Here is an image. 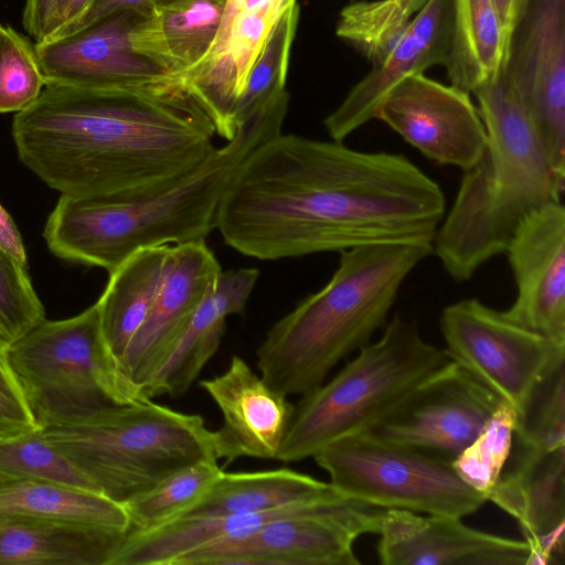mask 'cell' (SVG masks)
I'll use <instances>...</instances> for the list:
<instances>
[{
	"instance_id": "cell-24",
	"label": "cell",
	"mask_w": 565,
	"mask_h": 565,
	"mask_svg": "<svg viewBox=\"0 0 565 565\" xmlns=\"http://www.w3.org/2000/svg\"><path fill=\"white\" fill-rule=\"evenodd\" d=\"M9 523L130 531L124 505L97 492L46 480L0 477V524Z\"/></svg>"
},
{
	"instance_id": "cell-20",
	"label": "cell",
	"mask_w": 565,
	"mask_h": 565,
	"mask_svg": "<svg viewBox=\"0 0 565 565\" xmlns=\"http://www.w3.org/2000/svg\"><path fill=\"white\" fill-rule=\"evenodd\" d=\"M221 411L214 430L217 459L241 457L276 460L292 418L295 404L256 374L245 360L233 355L227 369L200 381Z\"/></svg>"
},
{
	"instance_id": "cell-28",
	"label": "cell",
	"mask_w": 565,
	"mask_h": 565,
	"mask_svg": "<svg viewBox=\"0 0 565 565\" xmlns=\"http://www.w3.org/2000/svg\"><path fill=\"white\" fill-rule=\"evenodd\" d=\"M508 36L492 0H454L444 65L452 86L472 94L504 66Z\"/></svg>"
},
{
	"instance_id": "cell-42",
	"label": "cell",
	"mask_w": 565,
	"mask_h": 565,
	"mask_svg": "<svg viewBox=\"0 0 565 565\" xmlns=\"http://www.w3.org/2000/svg\"><path fill=\"white\" fill-rule=\"evenodd\" d=\"M505 34L509 36L531 0H492Z\"/></svg>"
},
{
	"instance_id": "cell-39",
	"label": "cell",
	"mask_w": 565,
	"mask_h": 565,
	"mask_svg": "<svg viewBox=\"0 0 565 565\" xmlns=\"http://www.w3.org/2000/svg\"><path fill=\"white\" fill-rule=\"evenodd\" d=\"M94 1L95 0H56L45 35L40 42L60 36Z\"/></svg>"
},
{
	"instance_id": "cell-18",
	"label": "cell",
	"mask_w": 565,
	"mask_h": 565,
	"mask_svg": "<svg viewBox=\"0 0 565 565\" xmlns=\"http://www.w3.org/2000/svg\"><path fill=\"white\" fill-rule=\"evenodd\" d=\"M221 273L205 239L169 245L151 309L119 361L140 391Z\"/></svg>"
},
{
	"instance_id": "cell-35",
	"label": "cell",
	"mask_w": 565,
	"mask_h": 565,
	"mask_svg": "<svg viewBox=\"0 0 565 565\" xmlns=\"http://www.w3.org/2000/svg\"><path fill=\"white\" fill-rule=\"evenodd\" d=\"M44 86L34 45L13 28L0 24V113L28 108Z\"/></svg>"
},
{
	"instance_id": "cell-21",
	"label": "cell",
	"mask_w": 565,
	"mask_h": 565,
	"mask_svg": "<svg viewBox=\"0 0 565 565\" xmlns=\"http://www.w3.org/2000/svg\"><path fill=\"white\" fill-rule=\"evenodd\" d=\"M454 0H430L385 60L358 82L324 119L331 140L349 135L375 119L387 93L405 78L445 65L450 44Z\"/></svg>"
},
{
	"instance_id": "cell-7",
	"label": "cell",
	"mask_w": 565,
	"mask_h": 565,
	"mask_svg": "<svg viewBox=\"0 0 565 565\" xmlns=\"http://www.w3.org/2000/svg\"><path fill=\"white\" fill-rule=\"evenodd\" d=\"M450 359L422 337L415 321L395 315L329 382L301 396L277 459L296 462L329 444L364 433Z\"/></svg>"
},
{
	"instance_id": "cell-33",
	"label": "cell",
	"mask_w": 565,
	"mask_h": 565,
	"mask_svg": "<svg viewBox=\"0 0 565 565\" xmlns=\"http://www.w3.org/2000/svg\"><path fill=\"white\" fill-rule=\"evenodd\" d=\"M0 477L46 480L94 491L87 478L46 440L40 427L0 441Z\"/></svg>"
},
{
	"instance_id": "cell-9",
	"label": "cell",
	"mask_w": 565,
	"mask_h": 565,
	"mask_svg": "<svg viewBox=\"0 0 565 565\" xmlns=\"http://www.w3.org/2000/svg\"><path fill=\"white\" fill-rule=\"evenodd\" d=\"M312 458L341 494L383 509L462 519L488 501L451 461L366 433L340 438Z\"/></svg>"
},
{
	"instance_id": "cell-5",
	"label": "cell",
	"mask_w": 565,
	"mask_h": 565,
	"mask_svg": "<svg viewBox=\"0 0 565 565\" xmlns=\"http://www.w3.org/2000/svg\"><path fill=\"white\" fill-rule=\"evenodd\" d=\"M339 254L330 280L275 322L256 351L260 376L286 396L315 391L371 342L407 276L433 254V242L366 244Z\"/></svg>"
},
{
	"instance_id": "cell-10",
	"label": "cell",
	"mask_w": 565,
	"mask_h": 565,
	"mask_svg": "<svg viewBox=\"0 0 565 565\" xmlns=\"http://www.w3.org/2000/svg\"><path fill=\"white\" fill-rule=\"evenodd\" d=\"M383 508L347 497L297 505L253 533L195 550L174 565H359L354 543Z\"/></svg>"
},
{
	"instance_id": "cell-13",
	"label": "cell",
	"mask_w": 565,
	"mask_h": 565,
	"mask_svg": "<svg viewBox=\"0 0 565 565\" xmlns=\"http://www.w3.org/2000/svg\"><path fill=\"white\" fill-rule=\"evenodd\" d=\"M503 71L565 180V0H531L509 36Z\"/></svg>"
},
{
	"instance_id": "cell-31",
	"label": "cell",
	"mask_w": 565,
	"mask_h": 565,
	"mask_svg": "<svg viewBox=\"0 0 565 565\" xmlns=\"http://www.w3.org/2000/svg\"><path fill=\"white\" fill-rule=\"evenodd\" d=\"M516 411L501 401L479 435L451 461L459 478L488 500L511 452Z\"/></svg>"
},
{
	"instance_id": "cell-34",
	"label": "cell",
	"mask_w": 565,
	"mask_h": 565,
	"mask_svg": "<svg viewBox=\"0 0 565 565\" xmlns=\"http://www.w3.org/2000/svg\"><path fill=\"white\" fill-rule=\"evenodd\" d=\"M513 439L542 447L565 445V359L533 391L518 415Z\"/></svg>"
},
{
	"instance_id": "cell-32",
	"label": "cell",
	"mask_w": 565,
	"mask_h": 565,
	"mask_svg": "<svg viewBox=\"0 0 565 565\" xmlns=\"http://www.w3.org/2000/svg\"><path fill=\"white\" fill-rule=\"evenodd\" d=\"M299 13L297 2L280 17L253 65L236 106L237 127L286 90L290 50L296 36Z\"/></svg>"
},
{
	"instance_id": "cell-43",
	"label": "cell",
	"mask_w": 565,
	"mask_h": 565,
	"mask_svg": "<svg viewBox=\"0 0 565 565\" xmlns=\"http://www.w3.org/2000/svg\"><path fill=\"white\" fill-rule=\"evenodd\" d=\"M177 1H183V0H152V6L153 4H163V3L177 2ZM214 1L225 2V0H214Z\"/></svg>"
},
{
	"instance_id": "cell-36",
	"label": "cell",
	"mask_w": 565,
	"mask_h": 565,
	"mask_svg": "<svg viewBox=\"0 0 565 565\" xmlns=\"http://www.w3.org/2000/svg\"><path fill=\"white\" fill-rule=\"evenodd\" d=\"M45 319L26 266L0 248V334L7 344Z\"/></svg>"
},
{
	"instance_id": "cell-12",
	"label": "cell",
	"mask_w": 565,
	"mask_h": 565,
	"mask_svg": "<svg viewBox=\"0 0 565 565\" xmlns=\"http://www.w3.org/2000/svg\"><path fill=\"white\" fill-rule=\"evenodd\" d=\"M500 402L450 360L364 433L452 461L479 435Z\"/></svg>"
},
{
	"instance_id": "cell-25",
	"label": "cell",
	"mask_w": 565,
	"mask_h": 565,
	"mask_svg": "<svg viewBox=\"0 0 565 565\" xmlns=\"http://www.w3.org/2000/svg\"><path fill=\"white\" fill-rule=\"evenodd\" d=\"M342 495L330 482L290 469L223 471L211 489L177 519L262 513Z\"/></svg>"
},
{
	"instance_id": "cell-8",
	"label": "cell",
	"mask_w": 565,
	"mask_h": 565,
	"mask_svg": "<svg viewBox=\"0 0 565 565\" xmlns=\"http://www.w3.org/2000/svg\"><path fill=\"white\" fill-rule=\"evenodd\" d=\"M6 353L40 428L81 423L147 398L113 355L97 302L73 318L44 319Z\"/></svg>"
},
{
	"instance_id": "cell-40",
	"label": "cell",
	"mask_w": 565,
	"mask_h": 565,
	"mask_svg": "<svg viewBox=\"0 0 565 565\" xmlns=\"http://www.w3.org/2000/svg\"><path fill=\"white\" fill-rule=\"evenodd\" d=\"M55 3L56 0H26L22 24L35 43L44 38Z\"/></svg>"
},
{
	"instance_id": "cell-41",
	"label": "cell",
	"mask_w": 565,
	"mask_h": 565,
	"mask_svg": "<svg viewBox=\"0 0 565 565\" xmlns=\"http://www.w3.org/2000/svg\"><path fill=\"white\" fill-rule=\"evenodd\" d=\"M0 248L26 266L25 248L11 216L0 204Z\"/></svg>"
},
{
	"instance_id": "cell-27",
	"label": "cell",
	"mask_w": 565,
	"mask_h": 565,
	"mask_svg": "<svg viewBox=\"0 0 565 565\" xmlns=\"http://www.w3.org/2000/svg\"><path fill=\"white\" fill-rule=\"evenodd\" d=\"M168 247L139 249L109 273L97 305L106 342L118 363L151 309Z\"/></svg>"
},
{
	"instance_id": "cell-16",
	"label": "cell",
	"mask_w": 565,
	"mask_h": 565,
	"mask_svg": "<svg viewBox=\"0 0 565 565\" xmlns=\"http://www.w3.org/2000/svg\"><path fill=\"white\" fill-rule=\"evenodd\" d=\"M488 501L519 523L531 550L530 565L564 563L565 445L541 447L513 439Z\"/></svg>"
},
{
	"instance_id": "cell-22",
	"label": "cell",
	"mask_w": 565,
	"mask_h": 565,
	"mask_svg": "<svg viewBox=\"0 0 565 565\" xmlns=\"http://www.w3.org/2000/svg\"><path fill=\"white\" fill-rule=\"evenodd\" d=\"M258 276L256 268L222 270L214 287L142 385L143 396L151 399L160 395L179 397L189 391L217 351L227 317L244 312Z\"/></svg>"
},
{
	"instance_id": "cell-15",
	"label": "cell",
	"mask_w": 565,
	"mask_h": 565,
	"mask_svg": "<svg viewBox=\"0 0 565 565\" xmlns=\"http://www.w3.org/2000/svg\"><path fill=\"white\" fill-rule=\"evenodd\" d=\"M516 297L503 312L513 323L565 344V207L550 203L525 217L509 241Z\"/></svg>"
},
{
	"instance_id": "cell-26",
	"label": "cell",
	"mask_w": 565,
	"mask_h": 565,
	"mask_svg": "<svg viewBox=\"0 0 565 565\" xmlns=\"http://www.w3.org/2000/svg\"><path fill=\"white\" fill-rule=\"evenodd\" d=\"M129 532L60 523L0 524V565H111Z\"/></svg>"
},
{
	"instance_id": "cell-4",
	"label": "cell",
	"mask_w": 565,
	"mask_h": 565,
	"mask_svg": "<svg viewBox=\"0 0 565 565\" xmlns=\"http://www.w3.org/2000/svg\"><path fill=\"white\" fill-rule=\"evenodd\" d=\"M472 94L487 132L486 148L463 171L433 238V254L457 282L469 280L484 263L503 254L520 223L562 201L565 185L503 68Z\"/></svg>"
},
{
	"instance_id": "cell-11",
	"label": "cell",
	"mask_w": 565,
	"mask_h": 565,
	"mask_svg": "<svg viewBox=\"0 0 565 565\" xmlns=\"http://www.w3.org/2000/svg\"><path fill=\"white\" fill-rule=\"evenodd\" d=\"M439 323L449 359L518 415L550 370L565 359V344L513 323L476 298L445 307Z\"/></svg>"
},
{
	"instance_id": "cell-14",
	"label": "cell",
	"mask_w": 565,
	"mask_h": 565,
	"mask_svg": "<svg viewBox=\"0 0 565 565\" xmlns=\"http://www.w3.org/2000/svg\"><path fill=\"white\" fill-rule=\"evenodd\" d=\"M375 119L439 164L470 169L481 157L487 132L470 94L424 73L412 75L380 103Z\"/></svg>"
},
{
	"instance_id": "cell-1",
	"label": "cell",
	"mask_w": 565,
	"mask_h": 565,
	"mask_svg": "<svg viewBox=\"0 0 565 565\" xmlns=\"http://www.w3.org/2000/svg\"><path fill=\"white\" fill-rule=\"evenodd\" d=\"M445 214L439 184L402 153L280 132L237 168L216 228L236 252L277 260L366 244L433 242Z\"/></svg>"
},
{
	"instance_id": "cell-3",
	"label": "cell",
	"mask_w": 565,
	"mask_h": 565,
	"mask_svg": "<svg viewBox=\"0 0 565 565\" xmlns=\"http://www.w3.org/2000/svg\"><path fill=\"white\" fill-rule=\"evenodd\" d=\"M288 92L257 110L194 171L137 196L61 195L43 232L57 257L109 273L139 249L205 239L216 228L221 199L246 157L281 132Z\"/></svg>"
},
{
	"instance_id": "cell-37",
	"label": "cell",
	"mask_w": 565,
	"mask_h": 565,
	"mask_svg": "<svg viewBox=\"0 0 565 565\" xmlns=\"http://www.w3.org/2000/svg\"><path fill=\"white\" fill-rule=\"evenodd\" d=\"M24 395L0 347V441L38 428Z\"/></svg>"
},
{
	"instance_id": "cell-17",
	"label": "cell",
	"mask_w": 565,
	"mask_h": 565,
	"mask_svg": "<svg viewBox=\"0 0 565 565\" xmlns=\"http://www.w3.org/2000/svg\"><path fill=\"white\" fill-rule=\"evenodd\" d=\"M376 534L383 565H530L525 541L476 530L461 518L383 509Z\"/></svg>"
},
{
	"instance_id": "cell-2",
	"label": "cell",
	"mask_w": 565,
	"mask_h": 565,
	"mask_svg": "<svg viewBox=\"0 0 565 565\" xmlns=\"http://www.w3.org/2000/svg\"><path fill=\"white\" fill-rule=\"evenodd\" d=\"M215 135L206 113L167 74L107 87L47 84L12 122L21 162L75 198L167 188L213 153Z\"/></svg>"
},
{
	"instance_id": "cell-29",
	"label": "cell",
	"mask_w": 565,
	"mask_h": 565,
	"mask_svg": "<svg viewBox=\"0 0 565 565\" xmlns=\"http://www.w3.org/2000/svg\"><path fill=\"white\" fill-rule=\"evenodd\" d=\"M430 0H371L347 4L340 12L335 33L379 66Z\"/></svg>"
},
{
	"instance_id": "cell-44",
	"label": "cell",
	"mask_w": 565,
	"mask_h": 565,
	"mask_svg": "<svg viewBox=\"0 0 565 565\" xmlns=\"http://www.w3.org/2000/svg\"><path fill=\"white\" fill-rule=\"evenodd\" d=\"M7 345L8 344L6 343V341L3 340V338L0 334V347H7Z\"/></svg>"
},
{
	"instance_id": "cell-19",
	"label": "cell",
	"mask_w": 565,
	"mask_h": 565,
	"mask_svg": "<svg viewBox=\"0 0 565 565\" xmlns=\"http://www.w3.org/2000/svg\"><path fill=\"white\" fill-rule=\"evenodd\" d=\"M139 15L119 11L73 33L35 43L45 85L107 87L164 74L131 47L130 32Z\"/></svg>"
},
{
	"instance_id": "cell-30",
	"label": "cell",
	"mask_w": 565,
	"mask_h": 565,
	"mask_svg": "<svg viewBox=\"0 0 565 565\" xmlns=\"http://www.w3.org/2000/svg\"><path fill=\"white\" fill-rule=\"evenodd\" d=\"M223 470L216 460L184 467L124 505L130 531H146L177 519L198 502Z\"/></svg>"
},
{
	"instance_id": "cell-23",
	"label": "cell",
	"mask_w": 565,
	"mask_h": 565,
	"mask_svg": "<svg viewBox=\"0 0 565 565\" xmlns=\"http://www.w3.org/2000/svg\"><path fill=\"white\" fill-rule=\"evenodd\" d=\"M225 2L183 0L153 4L130 32L131 47L164 74L178 76L210 50Z\"/></svg>"
},
{
	"instance_id": "cell-6",
	"label": "cell",
	"mask_w": 565,
	"mask_h": 565,
	"mask_svg": "<svg viewBox=\"0 0 565 565\" xmlns=\"http://www.w3.org/2000/svg\"><path fill=\"white\" fill-rule=\"evenodd\" d=\"M42 431L95 492L120 504L184 467L218 461L214 430L200 415L177 412L151 398Z\"/></svg>"
},
{
	"instance_id": "cell-38",
	"label": "cell",
	"mask_w": 565,
	"mask_h": 565,
	"mask_svg": "<svg viewBox=\"0 0 565 565\" xmlns=\"http://www.w3.org/2000/svg\"><path fill=\"white\" fill-rule=\"evenodd\" d=\"M152 7V0H95L92 6L57 38L78 31L109 14L132 10L141 15ZM55 38V39H57Z\"/></svg>"
}]
</instances>
